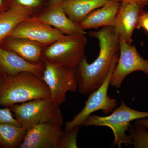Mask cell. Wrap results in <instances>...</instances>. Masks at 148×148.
Segmentation results:
<instances>
[{"mask_svg": "<svg viewBox=\"0 0 148 148\" xmlns=\"http://www.w3.org/2000/svg\"><path fill=\"white\" fill-rule=\"evenodd\" d=\"M89 34L98 40L100 52L92 63L89 64L85 56L76 67L78 89L84 95L90 94L103 84L119 53V38L113 27H103Z\"/></svg>", "mask_w": 148, "mask_h": 148, "instance_id": "1", "label": "cell"}, {"mask_svg": "<svg viewBox=\"0 0 148 148\" xmlns=\"http://www.w3.org/2000/svg\"><path fill=\"white\" fill-rule=\"evenodd\" d=\"M42 77L28 72L3 77L0 86V106L9 107L38 98L50 97Z\"/></svg>", "mask_w": 148, "mask_h": 148, "instance_id": "2", "label": "cell"}, {"mask_svg": "<svg viewBox=\"0 0 148 148\" xmlns=\"http://www.w3.org/2000/svg\"><path fill=\"white\" fill-rule=\"evenodd\" d=\"M9 108L21 127L27 130L42 123H50L61 127L64 124L59 106L51 100L50 97L14 104Z\"/></svg>", "mask_w": 148, "mask_h": 148, "instance_id": "3", "label": "cell"}, {"mask_svg": "<svg viewBox=\"0 0 148 148\" xmlns=\"http://www.w3.org/2000/svg\"><path fill=\"white\" fill-rule=\"evenodd\" d=\"M143 118H148V112H140L133 110L121 101L119 108H116L108 116H100L90 115L82 125L106 126L110 127L113 133L114 139L112 143V147L117 146L121 148L124 144L126 147L132 145L131 137L126 134L131 122Z\"/></svg>", "mask_w": 148, "mask_h": 148, "instance_id": "4", "label": "cell"}, {"mask_svg": "<svg viewBox=\"0 0 148 148\" xmlns=\"http://www.w3.org/2000/svg\"><path fill=\"white\" fill-rule=\"evenodd\" d=\"M85 35H64L42 52L43 61L75 69L85 56L87 43Z\"/></svg>", "mask_w": 148, "mask_h": 148, "instance_id": "5", "label": "cell"}, {"mask_svg": "<svg viewBox=\"0 0 148 148\" xmlns=\"http://www.w3.org/2000/svg\"><path fill=\"white\" fill-rule=\"evenodd\" d=\"M44 62L42 78L50 90L51 100L60 106L66 101L67 92L77 90L75 69Z\"/></svg>", "mask_w": 148, "mask_h": 148, "instance_id": "6", "label": "cell"}, {"mask_svg": "<svg viewBox=\"0 0 148 148\" xmlns=\"http://www.w3.org/2000/svg\"><path fill=\"white\" fill-rule=\"evenodd\" d=\"M118 58L114 60L110 72L103 84L90 93L84 108L79 113L74 117L72 120L66 123L65 130L82 125L88 116L96 111L101 110L103 113L108 114L112 112L116 108V100L111 98L108 95V90L111 77L116 66Z\"/></svg>", "mask_w": 148, "mask_h": 148, "instance_id": "7", "label": "cell"}, {"mask_svg": "<svg viewBox=\"0 0 148 148\" xmlns=\"http://www.w3.org/2000/svg\"><path fill=\"white\" fill-rule=\"evenodd\" d=\"M140 71L148 75V59L141 56L135 45L120 39L119 56L110 85L116 88L121 86L124 79L133 72Z\"/></svg>", "mask_w": 148, "mask_h": 148, "instance_id": "8", "label": "cell"}, {"mask_svg": "<svg viewBox=\"0 0 148 148\" xmlns=\"http://www.w3.org/2000/svg\"><path fill=\"white\" fill-rule=\"evenodd\" d=\"M64 35L61 31L38 18L28 17L18 24L8 37L26 39L37 43L51 45Z\"/></svg>", "mask_w": 148, "mask_h": 148, "instance_id": "9", "label": "cell"}, {"mask_svg": "<svg viewBox=\"0 0 148 148\" xmlns=\"http://www.w3.org/2000/svg\"><path fill=\"white\" fill-rule=\"evenodd\" d=\"M64 130L50 123L38 125L28 130L20 148H57Z\"/></svg>", "mask_w": 148, "mask_h": 148, "instance_id": "10", "label": "cell"}, {"mask_svg": "<svg viewBox=\"0 0 148 148\" xmlns=\"http://www.w3.org/2000/svg\"><path fill=\"white\" fill-rule=\"evenodd\" d=\"M144 7L129 3H120L113 27L119 39L132 44L133 32L138 27Z\"/></svg>", "mask_w": 148, "mask_h": 148, "instance_id": "11", "label": "cell"}, {"mask_svg": "<svg viewBox=\"0 0 148 148\" xmlns=\"http://www.w3.org/2000/svg\"><path fill=\"white\" fill-rule=\"evenodd\" d=\"M44 68L45 62L31 63L12 51L0 47V71L3 77L28 72L42 77Z\"/></svg>", "mask_w": 148, "mask_h": 148, "instance_id": "12", "label": "cell"}, {"mask_svg": "<svg viewBox=\"0 0 148 148\" xmlns=\"http://www.w3.org/2000/svg\"><path fill=\"white\" fill-rule=\"evenodd\" d=\"M46 24L61 31L66 35L85 34L78 24L71 21L66 14L61 0L52 1L51 4L38 17Z\"/></svg>", "mask_w": 148, "mask_h": 148, "instance_id": "13", "label": "cell"}, {"mask_svg": "<svg viewBox=\"0 0 148 148\" xmlns=\"http://www.w3.org/2000/svg\"><path fill=\"white\" fill-rule=\"evenodd\" d=\"M120 3L109 0L93 11L79 24L83 30L114 27Z\"/></svg>", "mask_w": 148, "mask_h": 148, "instance_id": "14", "label": "cell"}, {"mask_svg": "<svg viewBox=\"0 0 148 148\" xmlns=\"http://www.w3.org/2000/svg\"><path fill=\"white\" fill-rule=\"evenodd\" d=\"M33 9L17 4H11L0 13V42L8 37L18 24L32 14Z\"/></svg>", "mask_w": 148, "mask_h": 148, "instance_id": "15", "label": "cell"}, {"mask_svg": "<svg viewBox=\"0 0 148 148\" xmlns=\"http://www.w3.org/2000/svg\"><path fill=\"white\" fill-rule=\"evenodd\" d=\"M66 14L71 21L79 24L92 12L109 0H61Z\"/></svg>", "mask_w": 148, "mask_h": 148, "instance_id": "16", "label": "cell"}, {"mask_svg": "<svg viewBox=\"0 0 148 148\" xmlns=\"http://www.w3.org/2000/svg\"><path fill=\"white\" fill-rule=\"evenodd\" d=\"M10 38L5 42L9 50L31 63L38 64L43 61L42 52L38 43L26 39Z\"/></svg>", "mask_w": 148, "mask_h": 148, "instance_id": "17", "label": "cell"}, {"mask_svg": "<svg viewBox=\"0 0 148 148\" xmlns=\"http://www.w3.org/2000/svg\"><path fill=\"white\" fill-rule=\"evenodd\" d=\"M27 130L14 125L0 124V145L5 148L19 147Z\"/></svg>", "mask_w": 148, "mask_h": 148, "instance_id": "18", "label": "cell"}, {"mask_svg": "<svg viewBox=\"0 0 148 148\" xmlns=\"http://www.w3.org/2000/svg\"><path fill=\"white\" fill-rule=\"evenodd\" d=\"M127 132L129 133L134 148H148V131L147 127L135 123L130 124Z\"/></svg>", "mask_w": 148, "mask_h": 148, "instance_id": "19", "label": "cell"}, {"mask_svg": "<svg viewBox=\"0 0 148 148\" xmlns=\"http://www.w3.org/2000/svg\"><path fill=\"white\" fill-rule=\"evenodd\" d=\"M79 126L65 130L58 140L57 148H77V139L79 132Z\"/></svg>", "mask_w": 148, "mask_h": 148, "instance_id": "20", "label": "cell"}, {"mask_svg": "<svg viewBox=\"0 0 148 148\" xmlns=\"http://www.w3.org/2000/svg\"><path fill=\"white\" fill-rule=\"evenodd\" d=\"M7 123L21 126L16 118L14 117L9 107L0 108V124Z\"/></svg>", "mask_w": 148, "mask_h": 148, "instance_id": "21", "label": "cell"}, {"mask_svg": "<svg viewBox=\"0 0 148 148\" xmlns=\"http://www.w3.org/2000/svg\"><path fill=\"white\" fill-rule=\"evenodd\" d=\"M42 3V0H10V5L17 4L33 9L40 6Z\"/></svg>", "mask_w": 148, "mask_h": 148, "instance_id": "22", "label": "cell"}, {"mask_svg": "<svg viewBox=\"0 0 148 148\" xmlns=\"http://www.w3.org/2000/svg\"><path fill=\"white\" fill-rule=\"evenodd\" d=\"M137 29H143L148 33V12L145 11L143 10L141 12Z\"/></svg>", "mask_w": 148, "mask_h": 148, "instance_id": "23", "label": "cell"}, {"mask_svg": "<svg viewBox=\"0 0 148 148\" xmlns=\"http://www.w3.org/2000/svg\"><path fill=\"white\" fill-rule=\"evenodd\" d=\"M119 2L127 3L133 4L138 5L145 7L148 5V0H110Z\"/></svg>", "mask_w": 148, "mask_h": 148, "instance_id": "24", "label": "cell"}, {"mask_svg": "<svg viewBox=\"0 0 148 148\" xmlns=\"http://www.w3.org/2000/svg\"><path fill=\"white\" fill-rule=\"evenodd\" d=\"M8 5L10 6V0H0V12L6 8Z\"/></svg>", "mask_w": 148, "mask_h": 148, "instance_id": "25", "label": "cell"}, {"mask_svg": "<svg viewBox=\"0 0 148 148\" xmlns=\"http://www.w3.org/2000/svg\"><path fill=\"white\" fill-rule=\"evenodd\" d=\"M135 123L145 126L147 128L148 127V118H143L136 120H135Z\"/></svg>", "mask_w": 148, "mask_h": 148, "instance_id": "26", "label": "cell"}, {"mask_svg": "<svg viewBox=\"0 0 148 148\" xmlns=\"http://www.w3.org/2000/svg\"><path fill=\"white\" fill-rule=\"evenodd\" d=\"M2 78L0 77V86H1V83Z\"/></svg>", "mask_w": 148, "mask_h": 148, "instance_id": "27", "label": "cell"}, {"mask_svg": "<svg viewBox=\"0 0 148 148\" xmlns=\"http://www.w3.org/2000/svg\"><path fill=\"white\" fill-rule=\"evenodd\" d=\"M51 1H54V0H51Z\"/></svg>", "mask_w": 148, "mask_h": 148, "instance_id": "28", "label": "cell"}]
</instances>
